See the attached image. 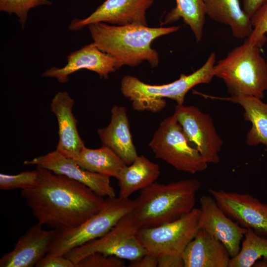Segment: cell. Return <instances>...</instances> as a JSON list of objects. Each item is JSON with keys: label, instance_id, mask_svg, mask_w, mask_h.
I'll return each mask as SVG.
<instances>
[{"label": "cell", "instance_id": "6da1fadb", "mask_svg": "<svg viewBox=\"0 0 267 267\" xmlns=\"http://www.w3.org/2000/svg\"><path fill=\"white\" fill-rule=\"evenodd\" d=\"M39 183L21 195L42 224L53 229L76 227L104 206V197L84 184L37 167Z\"/></svg>", "mask_w": 267, "mask_h": 267}, {"label": "cell", "instance_id": "7a4b0ae2", "mask_svg": "<svg viewBox=\"0 0 267 267\" xmlns=\"http://www.w3.org/2000/svg\"><path fill=\"white\" fill-rule=\"evenodd\" d=\"M179 28V26L153 28L141 24L113 26L102 22L89 25L93 43L115 60L116 69L124 65L136 66L144 61L156 67L159 55L151 48L152 42Z\"/></svg>", "mask_w": 267, "mask_h": 267}, {"label": "cell", "instance_id": "3957f363", "mask_svg": "<svg viewBox=\"0 0 267 267\" xmlns=\"http://www.w3.org/2000/svg\"><path fill=\"white\" fill-rule=\"evenodd\" d=\"M201 187L196 178L167 184L154 182L140 190L131 213L139 228L157 226L176 221L190 212Z\"/></svg>", "mask_w": 267, "mask_h": 267}, {"label": "cell", "instance_id": "277c9868", "mask_svg": "<svg viewBox=\"0 0 267 267\" xmlns=\"http://www.w3.org/2000/svg\"><path fill=\"white\" fill-rule=\"evenodd\" d=\"M216 58V54L211 53L200 68L189 75L182 74L178 80L167 84L150 85L126 75L121 80V91L132 102L133 109L138 111L160 112L166 106L165 98L182 105L186 94L193 87L212 81L215 77Z\"/></svg>", "mask_w": 267, "mask_h": 267}, {"label": "cell", "instance_id": "5b68a950", "mask_svg": "<svg viewBox=\"0 0 267 267\" xmlns=\"http://www.w3.org/2000/svg\"><path fill=\"white\" fill-rule=\"evenodd\" d=\"M260 47L245 41L215 63V77L223 81L231 96L263 98L267 91V61Z\"/></svg>", "mask_w": 267, "mask_h": 267}, {"label": "cell", "instance_id": "8992f818", "mask_svg": "<svg viewBox=\"0 0 267 267\" xmlns=\"http://www.w3.org/2000/svg\"><path fill=\"white\" fill-rule=\"evenodd\" d=\"M135 204V200L130 198L106 197L103 207L79 226L54 229L48 253L64 256L72 249L102 236L132 212Z\"/></svg>", "mask_w": 267, "mask_h": 267}, {"label": "cell", "instance_id": "52a82bcc", "mask_svg": "<svg viewBox=\"0 0 267 267\" xmlns=\"http://www.w3.org/2000/svg\"><path fill=\"white\" fill-rule=\"evenodd\" d=\"M148 145L156 158L178 171L194 174L207 168L208 163L189 142L174 114L160 123Z\"/></svg>", "mask_w": 267, "mask_h": 267}, {"label": "cell", "instance_id": "ba28073f", "mask_svg": "<svg viewBox=\"0 0 267 267\" xmlns=\"http://www.w3.org/2000/svg\"><path fill=\"white\" fill-rule=\"evenodd\" d=\"M139 229L131 212L102 236L73 248L64 256L75 266L83 258L95 252L134 261L147 253L136 236Z\"/></svg>", "mask_w": 267, "mask_h": 267}, {"label": "cell", "instance_id": "9c48e42d", "mask_svg": "<svg viewBox=\"0 0 267 267\" xmlns=\"http://www.w3.org/2000/svg\"><path fill=\"white\" fill-rule=\"evenodd\" d=\"M200 208L172 222L139 229L136 236L148 253L157 257L169 256L182 259V254L198 229Z\"/></svg>", "mask_w": 267, "mask_h": 267}, {"label": "cell", "instance_id": "30bf717a", "mask_svg": "<svg viewBox=\"0 0 267 267\" xmlns=\"http://www.w3.org/2000/svg\"><path fill=\"white\" fill-rule=\"evenodd\" d=\"M174 114L189 142L206 161L218 164L223 141L210 116L195 106L183 104L176 105Z\"/></svg>", "mask_w": 267, "mask_h": 267}, {"label": "cell", "instance_id": "8fae6325", "mask_svg": "<svg viewBox=\"0 0 267 267\" xmlns=\"http://www.w3.org/2000/svg\"><path fill=\"white\" fill-rule=\"evenodd\" d=\"M209 192L224 213L241 226L267 238V204L249 193L209 188Z\"/></svg>", "mask_w": 267, "mask_h": 267}, {"label": "cell", "instance_id": "7c38bea8", "mask_svg": "<svg viewBox=\"0 0 267 267\" xmlns=\"http://www.w3.org/2000/svg\"><path fill=\"white\" fill-rule=\"evenodd\" d=\"M154 0H106L88 17L74 18L69 25L71 31H79L86 26L108 23L124 26L141 24L147 26L146 13Z\"/></svg>", "mask_w": 267, "mask_h": 267}, {"label": "cell", "instance_id": "4fadbf2b", "mask_svg": "<svg viewBox=\"0 0 267 267\" xmlns=\"http://www.w3.org/2000/svg\"><path fill=\"white\" fill-rule=\"evenodd\" d=\"M199 203L198 228L204 229L220 241L226 247L230 258H233L240 249L241 241L247 228L227 216L212 196L202 195Z\"/></svg>", "mask_w": 267, "mask_h": 267}, {"label": "cell", "instance_id": "5bb4252c", "mask_svg": "<svg viewBox=\"0 0 267 267\" xmlns=\"http://www.w3.org/2000/svg\"><path fill=\"white\" fill-rule=\"evenodd\" d=\"M23 163L25 165H36L79 181L104 197L116 196L110 177L84 169L56 150L31 160L25 161Z\"/></svg>", "mask_w": 267, "mask_h": 267}, {"label": "cell", "instance_id": "9a60e30c", "mask_svg": "<svg viewBox=\"0 0 267 267\" xmlns=\"http://www.w3.org/2000/svg\"><path fill=\"white\" fill-rule=\"evenodd\" d=\"M82 69L94 72L104 79L117 70L115 60L92 43L70 53L67 57V64L63 67H51L42 76L65 83L68 81L69 75Z\"/></svg>", "mask_w": 267, "mask_h": 267}, {"label": "cell", "instance_id": "2e32d148", "mask_svg": "<svg viewBox=\"0 0 267 267\" xmlns=\"http://www.w3.org/2000/svg\"><path fill=\"white\" fill-rule=\"evenodd\" d=\"M55 230H46L43 224L32 225L20 237L13 249L0 259V267H32L48 252Z\"/></svg>", "mask_w": 267, "mask_h": 267}, {"label": "cell", "instance_id": "e0dca14e", "mask_svg": "<svg viewBox=\"0 0 267 267\" xmlns=\"http://www.w3.org/2000/svg\"><path fill=\"white\" fill-rule=\"evenodd\" d=\"M74 99L65 91L58 92L53 97L51 111L55 115L58 126L59 141L56 150L73 159L85 146L77 128V121L72 112Z\"/></svg>", "mask_w": 267, "mask_h": 267}, {"label": "cell", "instance_id": "ac0fdd59", "mask_svg": "<svg viewBox=\"0 0 267 267\" xmlns=\"http://www.w3.org/2000/svg\"><path fill=\"white\" fill-rule=\"evenodd\" d=\"M230 258L224 245L202 228H198L182 254L184 267H228Z\"/></svg>", "mask_w": 267, "mask_h": 267}, {"label": "cell", "instance_id": "d6986e66", "mask_svg": "<svg viewBox=\"0 0 267 267\" xmlns=\"http://www.w3.org/2000/svg\"><path fill=\"white\" fill-rule=\"evenodd\" d=\"M111 112L109 124L97 130L98 135L102 145L110 147L129 165L138 155L132 140L126 108L115 105Z\"/></svg>", "mask_w": 267, "mask_h": 267}, {"label": "cell", "instance_id": "ffe728a7", "mask_svg": "<svg viewBox=\"0 0 267 267\" xmlns=\"http://www.w3.org/2000/svg\"><path fill=\"white\" fill-rule=\"evenodd\" d=\"M206 98L231 102L240 105L244 110V120L252 124L246 135V143L249 146L262 144L267 151V103L262 99L249 96L217 97L196 92Z\"/></svg>", "mask_w": 267, "mask_h": 267}, {"label": "cell", "instance_id": "44dd1931", "mask_svg": "<svg viewBox=\"0 0 267 267\" xmlns=\"http://www.w3.org/2000/svg\"><path fill=\"white\" fill-rule=\"evenodd\" d=\"M206 15L229 27L234 37L246 39L252 26L250 19L241 8L239 0H203Z\"/></svg>", "mask_w": 267, "mask_h": 267}, {"label": "cell", "instance_id": "7402d4cb", "mask_svg": "<svg viewBox=\"0 0 267 267\" xmlns=\"http://www.w3.org/2000/svg\"><path fill=\"white\" fill-rule=\"evenodd\" d=\"M160 174V167L143 155H137L133 162L127 165L116 178L118 181V196L129 198L134 192L155 182Z\"/></svg>", "mask_w": 267, "mask_h": 267}, {"label": "cell", "instance_id": "603a6c76", "mask_svg": "<svg viewBox=\"0 0 267 267\" xmlns=\"http://www.w3.org/2000/svg\"><path fill=\"white\" fill-rule=\"evenodd\" d=\"M72 160L84 169L116 178L127 165L113 150L104 145L96 149L85 146Z\"/></svg>", "mask_w": 267, "mask_h": 267}, {"label": "cell", "instance_id": "cb8c5ba5", "mask_svg": "<svg viewBox=\"0 0 267 267\" xmlns=\"http://www.w3.org/2000/svg\"><path fill=\"white\" fill-rule=\"evenodd\" d=\"M176 5L168 13L161 25L176 22L180 18L193 33L197 42L203 37L206 15L203 0H176Z\"/></svg>", "mask_w": 267, "mask_h": 267}, {"label": "cell", "instance_id": "d4e9b609", "mask_svg": "<svg viewBox=\"0 0 267 267\" xmlns=\"http://www.w3.org/2000/svg\"><path fill=\"white\" fill-rule=\"evenodd\" d=\"M263 259L267 265V238L248 228L238 253L231 258L228 267H251Z\"/></svg>", "mask_w": 267, "mask_h": 267}, {"label": "cell", "instance_id": "484cf974", "mask_svg": "<svg viewBox=\"0 0 267 267\" xmlns=\"http://www.w3.org/2000/svg\"><path fill=\"white\" fill-rule=\"evenodd\" d=\"M38 183L39 175L37 169L22 172L16 175L0 174V189L3 190L32 188Z\"/></svg>", "mask_w": 267, "mask_h": 267}, {"label": "cell", "instance_id": "4316f807", "mask_svg": "<svg viewBox=\"0 0 267 267\" xmlns=\"http://www.w3.org/2000/svg\"><path fill=\"white\" fill-rule=\"evenodd\" d=\"M48 0H0V10L15 14L22 27L25 26L30 9L41 5H51Z\"/></svg>", "mask_w": 267, "mask_h": 267}, {"label": "cell", "instance_id": "83f0119b", "mask_svg": "<svg viewBox=\"0 0 267 267\" xmlns=\"http://www.w3.org/2000/svg\"><path fill=\"white\" fill-rule=\"evenodd\" d=\"M252 30L245 41L261 47L266 42L267 33V2L260 7L250 18Z\"/></svg>", "mask_w": 267, "mask_h": 267}, {"label": "cell", "instance_id": "f1b7e54d", "mask_svg": "<svg viewBox=\"0 0 267 267\" xmlns=\"http://www.w3.org/2000/svg\"><path fill=\"white\" fill-rule=\"evenodd\" d=\"M123 259L99 252L90 254L80 260L76 267H124Z\"/></svg>", "mask_w": 267, "mask_h": 267}, {"label": "cell", "instance_id": "f546056e", "mask_svg": "<svg viewBox=\"0 0 267 267\" xmlns=\"http://www.w3.org/2000/svg\"><path fill=\"white\" fill-rule=\"evenodd\" d=\"M36 267H76L64 256L47 253L35 266Z\"/></svg>", "mask_w": 267, "mask_h": 267}, {"label": "cell", "instance_id": "4dcf8cb0", "mask_svg": "<svg viewBox=\"0 0 267 267\" xmlns=\"http://www.w3.org/2000/svg\"><path fill=\"white\" fill-rule=\"evenodd\" d=\"M130 267H158V257L147 253L141 257L130 261Z\"/></svg>", "mask_w": 267, "mask_h": 267}, {"label": "cell", "instance_id": "1f68e13d", "mask_svg": "<svg viewBox=\"0 0 267 267\" xmlns=\"http://www.w3.org/2000/svg\"><path fill=\"white\" fill-rule=\"evenodd\" d=\"M242 9L250 19L255 12L267 2V0H242Z\"/></svg>", "mask_w": 267, "mask_h": 267}, {"label": "cell", "instance_id": "d6a6232c", "mask_svg": "<svg viewBox=\"0 0 267 267\" xmlns=\"http://www.w3.org/2000/svg\"><path fill=\"white\" fill-rule=\"evenodd\" d=\"M158 267H184L183 260L169 256L158 257Z\"/></svg>", "mask_w": 267, "mask_h": 267}]
</instances>
